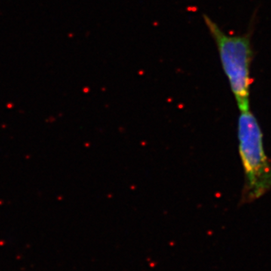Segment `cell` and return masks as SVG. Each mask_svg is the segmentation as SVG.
<instances>
[{"mask_svg": "<svg viewBox=\"0 0 271 271\" xmlns=\"http://www.w3.org/2000/svg\"><path fill=\"white\" fill-rule=\"evenodd\" d=\"M203 18L216 43L223 71L240 111L250 110V89L253 83L251 65L254 58L253 30L250 28L245 34L229 35L207 15H203Z\"/></svg>", "mask_w": 271, "mask_h": 271, "instance_id": "6da1fadb", "label": "cell"}, {"mask_svg": "<svg viewBox=\"0 0 271 271\" xmlns=\"http://www.w3.org/2000/svg\"><path fill=\"white\" fill-rule=\"evenodd\" d=\"M239 154L244 170L241 204L253 203L271 189V163L263 146V135L253 112L240 111L238 119Z\"/></svg>", "mask_w": 271, "mask_h": 271, "instance_id": "7a4b0ae2", "label": "cell"}]
</instances>
